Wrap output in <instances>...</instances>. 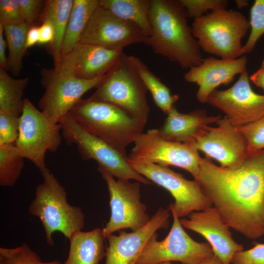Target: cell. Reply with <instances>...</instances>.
<instances>
[{
	"label": "cell",
	"mask_w": 264,
	"mask_h": 264,
	"mask_svg": "<svg viewBox=\"0 0 264 264\" xmlns=\"http://www.w3.org/2000/svg\"><path fill=\"white\" fill-rule=\"evenodd\" d=\"M246 139L249 152L264 149V116L248 124L237 127Z\"/></svg>",
	"instance_id": "obj_32"
},
{
	"label": "cell",
	"mask_w": 264,
	"mask_h": 264,
	"mask_svg": "<svg viewBox=\"0 0 264 264\" xmlns=\"http://www.w3.org/2000/svg\"><path fill=\"white\" fill-rule=\"evenodd\" d=\"M231 264H264V243H256L251 249L236 253Z\"/></svg>",
	"instance_id": "obj_36"
},
{
	"label": "cell",
	"mask_w": 264,
	"mask_h": 264,
	"mask_svg": "<svg viewBox=\"0 0 264 264\" xmlns=\"http://www.w3.org/2000/svg\"><path fill=\"white\" fill-rule=\"evenodd\" d=\"M187 18L179 0H151L152 33L144 43L154 53L177 63L184 69L200 65L203 59Z\"/></svg>",
	"instance_id": "obj_2"
},
{
	"label": "cell",
	"mask_w": 264,
	"mask_h": 264,
	"mask_svg": "<svg viewBox=\"0 0 264 264\" xmlns=\"http://www.w3.org/2000/svg\"><path fill=\"white\" fill-rule=\"evenodd\" d=\"M99 0H74L61 51V59L80 43L81 37Z\"/></svg>",
	"instance_id": "obj_24"
},
{
	"label": "cell",
	"mask_w": 264,
	"mask_h": 264,
	"mask_svg": "<svg viewBox=\"0 0 264 264\" xmlns=\"http://www.w3.org/2000/svg\"><path fill=\"white\" fill-rule=\"evenodd\" d=\"M68 145H75L82 159H93L117 179H133L144 184L151 181L133 170L128 162V156L83 129L68 113L59 123Z\"/></svg>",
	"instance_id": "obj_7"
},
{
	"label": "cell",
	"mask_w": 264,
	"mask_h": 264,
	"mask_svg": "<svg viewBox=\"0 0 264 264\" xmlns=\"http://www.w3.org/2000/svg\"><path fill=\"white\" fill-rule=\"evenodd\" d=\"M133 143L129 156L162 166H175L189 172L194 179L198 177L202 157L196 140L173 142L162 138L158 129H152L138 135Z\"/></svg>",
	"instance_id": "obj_13"
},
{
	"label": "cell",
	"mask_w": 264,
	"mask_h": 264,
	"mask_svg": "<svg viewBox=\"0 0 264 264\" xmlns=\"http://www.w3.org/2000/svg\"><path fill=\"white\" fill-rule=\"evenodd\" d=\"M179 220L183 227L203 237L214 254L223 264H231L234 255L244 250L242 245L233 239L230 227L213 206L194 212L188 216V219Z\"/></svg>",
	"instance_id": "obj_19"
},
{
	"label": "cell",
	"mask_w": 264,
	"mask_h": 264,
	"mask_svg": "<svg viewBox=\"0 0 264 264\" xmlns=\"http://www.w3.org/2000/svg\"><path fill=\"white\" fill-rule=\"evenodd\" d=\"M251 32L242 48V56L250 53L260 38L264 34V0H256L250 10Z\"/></svg>",
	"instance_id": "obj_31"
},
{
	"label": "cell",
	"mask_w": 264,
	"mask_h": 264,
	"mask_svg": "<svg viewBox=\"0 0 264 264\" xmlns=\"http://www.w3.org/2000/svg\"><path fill=\"white\" fill-rule=\"evenodd\" d=\"M247 62L244 55L232 60L206 58L200 65L188 69L184 78L198 86L197 99L202 103H207L209 96L218 87L228 85L236 75L247 70Z\"/></svg>",
	"instance_id": "obj_20"
},
{
	"label": "cell",
	"mask_w": 264,
	"mask_h": 264,
	"mask_svg": "<svg viewBox=\"0 0 264 264\" xmlns=\"http://www.w3.org/2000/svg\"><path fill=\"white\" fill-rule=\"evenodd\" d=\"M259 69L262 70H264V60L262 62L261 67Z\"/></svg>",
	"instance_id": "obj_44"
},
{
	"label": "cell",
	"mask_w": 264,
	"mask_h": 264,
	"mask_svg": "<svg viewBox=\"0 0 264 264\" xmlns=\"http://www.w3.org/2000/svg\"><path fill=\"white\" fill-rule=\"evenodd\" d=\"M96 88L90 99L114 105L147 123L150 111L146 99L148 90L127 61L124 53Z\"/></svg>",
	"instance_id": "obj_6"
},
{
	"label": "cell",
	"mask_w": 264,
	"mask_h": 264,
	"mask_svg": "<svg viewBox=\"0 0 264 264\" xmlns=\"http://www.w3.org/2000/svg\"><path fill=\"white\" fill-rule=\"evenodd\" d=\"M126 59L151 93L155 105L167 114L175 106L179 96L172 94L170 89L149 69L140 58L136 56L126 54Z\"/></svg>",
	"instance_id": "obj_23"
},
{
	"label": "cell",
	"mask_w": 264,
	"mask_h": 264,
	"mask_svg": "<svg viewBox=\"0 0 264 264\" xmlns=\"http://www.w3.org/2000/svg\"><path fill=\"white\" fill-rule=\"evenodd\" d=\"M251 81L264 90V70L259 69L249 77Z\"/></svg>",
	"instance_id": "obj_41"
},
{
	"label": "cell",
	"mask_w": 264,
	"mask_h": 264,
	"mask_svg": "<svg viewBox=\"0 0 264 264\" xmlns=\"http://www.w3.org/2000/svg\"><path fill=\"white\" fill-rule=\"evenodd\" d=\"M0 264H62L58 260L44 262L26 243L14 248L0 247Z\"/></svg>",
	"instance_id": "obj_30"
},
{
	"label": "cell",
	"mask_w": 264,
	"mask_h": 264,
	"mask_svg": "<svg viewBox=\"0 0 264 264\" xmlns=\"http://www.w3.org/2000/svg\"><path fill=\"white\" fill-rule=\"evenodd\" d=\"M103 230L79 231L69 239V250L63 264H99L106 256Z\"/></svg>",
	"instance_id": "obj_22"
},
{
	"label": "cell",
	"mask_w": 264,
	"mask_h": 264,
	"mask_svg": "<svg viewBox=\"0 0 264 264\" xmlns=\"http://www.w3.org/2000/svg\"><path fill=\"white\" fill-rule=\"evenodd\" d=\"M123 50L79 43L54 68L80 79L92 80L109 72L122 56Z\"/></svg>",
	"instance_id": "obj_18"
},
{
	"label": "cell",
	"mask_w": 264,
	"mask_h": 264,
	"mask_svg": "<svg viewBox=\"0 0 264 264\" xmlns=\"http://www.w3.org/2000/svg\"><path fill=\"white\" fill-rule=\"evenodd\" d=\"M3 26L8 49L9 70L15 76L19 75L22 67V58L26 51V40L30 26L24 22Z\"/></svg>",
	"instance_id": "obj_28"
},
{
	"label": "cell",
	"mask_w": 264,
	"mask_h": 264,
	"mask_svg": "<svg viewBox=\"0 0 264 264\" xmlns=\"http://www.w3.org/2000/svg\"><path fill=\"white\" fill-rule=\"evenodd\" d=\"M41 83L44 93L39 106L48 121L59 124L81 99L82 96L93 88H97L106 75L92 80H83L60 72L54 68L43 69Z\"/></svg>",
	"instance_id": "obj_11"
},
{
	"label": "cell",
	"mask_w": 264,
	"mask_h": 264,
	"mask_svg": "<svg viewBox=\"0 0 264 264\" xmlns=\"http://www.w3.org/2000/svg\"><path fill=\"white\" fill-rule=\"evenodd\" d=\"M194 180L230 228L250 239L264 236V149L229 167L201 158Z\"/></svg>",
	"instance_id": "obj_1"
},
{
	"label": "cell",
	"mask_w": 264,
	"mask_h": 264,
	"mask_svg": "<svg viewBox=\"0 0 264 264\" xmlns=\"http://www.w3.org/2000/svg\"><path fill=\"white\" fill-rule=\"evenodd\" d=\"M235 2L237 7L240 9L246 7L248 4V1L245 0H236Z\"/></svg>",
	"instance_id": "obj_43"
},
{
	"label": "cell",
	"mask_w": 264,
	"mask_h": 264,
	"mask_svg": "<svg viewBox=\"0 0 264 264\" xmlns=\"http://www.w3.org/2000/svg\"><path fill=\"white\" fill-rule=\"evenodd\" d=\"M157 264H172L169 262H163V263H159Z\"/></svg>",
	"instance_id": "obj_45"
},
{
	"label": "cell",
	"mask_w": 264,
	"mask_h": 264,
	"mask_svg": "<svg viewBox=\"0 0 264 264\" xmlns=\"http://www.w3.org/2000/svg\"><path fill=\"white\" fill-rule=\"evenodd\" d=\"M167 115L163 125L158 129L159 134L165 140L177 142L195 140L206 126L221 118L220 115L208 116L203 110L182 113L175 106Z\"/></svg>",
	"instance_id": "obj_21"
},
{
	"label": "cell",
	"mask_w": 264,
	"mask_h": 264,
	"mask_svg": "<svg viewBox=\"0 0 264 264\" xmlns=\"http://www.w3.org/2000/svg\"><path fill=\"white\" fill-rule=\"evenodd\" d=\"M21 6L19 0H0V24H8L23 22Z\"/></svg>",
	"instance_id": "obj_35"
},
{
	"label": "cell",
	"mask_w": 264,
	"mask_h": 264,
	"mask_svg": "<svg viewBox=\"0 0 264 264\" xmlns=\"http://www.w3.org/2000/svg\"><path fill=\"white\" fill-rule=\"evenodd\" d=\"M207 103L222 111L235 127L253 122L264 116V95L255 92L246 70L225 90H214Z\"/></svg>",
	"instance_id": "obj_14"
},
{
	"label": "cell",
	"mask_w": 264,
	"mask_h": 264,
	"mask_svg": "<svg viewBox=\"0 0 264 264\" xmlns=\"http://www.w3.org/2000/svg\"><path fill=\"white\" fill-rule=\"evenodd\" d=\"M61 131L60 124L50 123L29 99H24L15 145L18 153L31 161L40 172L47 168L46 153L55 152L61 145Z\"/></svg>",
	"instance_id": "obj_9"
},
{
	"label": "cell",
	"mask_w": 264,
	"mask_h": 264,
	"mask_svg": "<svg viewBox=\"0 0 264 264\" xmlns=\"http://www.w3.org/2000/svg\"><path fill=\"white\" fill-rule=\"evenodd\" d=\"M39 44H52L54 39V29L51 23L47 20L42 21L39 26Z\"/></svg>",
	"instance_id": "obj_38"
},
{
	"label": "cell",
	"mask_w": 264,
	"mask_h": 264,
	"mask_svg": "<svg viewBox=\"0 0 264 264\" xmlns=\"http://www.w3.org/2000/svg\"><path fill=\"white\" fill-rule=\"evenodd\" d=\"M69 113L86 131L125 155L146 124L114 105L89 98L81 99Z\"/></svg>",
	"instance_id": "obj_3"
},
{
	"label": "cell",
	"mask_w": 264,
	"mask_h": 264,
	"mask_svg": "<svg viewBox=\"0 0 264 264\" xmlns=\"http://www.w3.org/2000/svg\"><path fill=\"white\" fill-rule=\"evenodd\" d=\"M74 0H45L41 16L42 21L48 20L54 29V39L51 51L56 66L61 60V51L64 38L70 15Z\"/></svg>",
	"instance_id": "obj_26"
},
{
	"label": "cell",
	"mask_w": 264,
	"mask_h": 264,
	"mask_svg": "<svg viewBox=\"0 0 264 264\" xmlns=\"http://www.w3.org/2000/svg\"><path fill=\"white\" fill-rule=\"evenodd\" d=\"M98 171L105 181L110 195V217L102 229L106 238L123 229L132 231L145 226L151 218L146 212V205L141 200L140 182L117 179L103 168Z\"/></svg>",
	"instance_id": "obj_10"
},
{
	"label": "cell",
	"mask_w": 264,
	"mask_h": 264,
	"mask_svg": "<svg viewBox=\"0 0 264 264\" xmlns=\"http://www.w3.org/2000/svg\"><path fill=\"white\" fill-rule=\"evenodd\" d=\"M39 41V26H32L30 27L26 36V49L30 48Z\"/></svg>",
	"instance_id": "obj_40"
},
{
	"label": "cell",
	"mask_w": 264,
	"mask_h": 264,
	"mask_svg": "<svg viewBox=\"0 0 264 264\" xmlns=\"http://www.w3.org/2000/svg\"><path fill=\"white\" fill-rule=\"evenodd\" d=\"M199 264H223L220 260L214 254Z\"/></svg>",
	"instance_id": "obj_42"
},
{
	"label": "cell",
	"mask_w": 264,
	"mask_h": 264,
	"mask_svg": "<svg viewBox=\"0 0 264 264\" xmlns=\"http://www.w3.org/2000/svg\"><path fill=\"white\" fill-rule=\"evenodd\" d=\"M19 127L20 117L0 113V145L15 144Z\"/></svg>",
	"instance_id": "obj_34"
},
{
	"label": "cell",
	"mask_w": 264,
	"mask_h": 264,
	"mask_svg": "<svg viewBox=\"0 0 264 264\" xmlns=\"http://www.w3.org/2000/svg\"><path fill=\"white\" fill-rule=\"evenodd\" d=\"M24 21L30 27L34 26L37 20L41 17L45 0H19Z\"/></svg>",
	"instance_id": "obj_37"
},
{
	"label": "cell",
	"mask_w": 264,
	"mask_h": 264,
	"mask_svg": "<svg viewBox=\"0 0 264 264\" xmlns=\"http://www.w3.org/2000/svg\"><path fill=\"white\" fill-rule=\"evenodd\" d=\"M7 44L4 39L3 26L0 24V66L1 69L9 70L7 57L6 56Z\"/></svg>",
	"instance_id": "obj_39"
},
{
	"label": "cell",
	"mask_w": 264,
	"mask_h": 264,
	"mask_svg": "<svg viewBox=\"0 0 264 264\" xmlns=\"http://www.w3.org/2000/svg\"><path fill=\"white\" fill-rule=\"evenodd\" d=\"M216 123L217 127L206 126L196 138L198 150L222 167L240 163L249 152L244 137L225 116Z\"/></svg>",
	"instance_id": "obj_16"
},
{
	"label": "cell",
	"mask_w": 264,
	"mask_h": 264,
	"mask_svg": "<svg viewBox=\"0 0 264 264\" xmlns=\"http://www.w3.org/2000/svg\"><path fill=\"white\" fill-rule=\"evenodd\" d=\"M28 81V77L13 78L6 70L0 68V113L20 117Z\"/></svg>",
	"instance_id": "obj_27"
},
{
	"label": "cell",
	"mask_w": 264,
	"mask_h": 264,
	"mask_svg": "<svg viewBox=\"0 0 264 264\" xmlns=\"http://www.w3.org/2000/svg\"><path fill=\"white\" fill-rule=\"evenodd\" d=\"M185 8L188 18L194 19L200 17L209 11L225 8L227 0H179Z\"/></svg>",
	"instance_id": "obj_33"
},
{
	"label": "cell",
	"mask_w": 264,
	"mask_h": 264,
	"mask_svg": "<svg viewBox=\"0 0 264 264\" xmlns=\"http://www.w3.org/2000/svg\"><path fill=\"white\" fill-rule=\"evenodd\" d=\"M148 37L134 24L118 17L99 5L80 43L118 50L133 44H144Z\"/></svg>",
	"instance_id": "obj_15"
},
{
	"label": "cell",
	"mask_w": 264,
	"mask_h": 264,
	"mask_svg": "<svg viewBox=\"0 0 264 264\" xmlns=\"http://www.w3.org/2000/svg\"><path fill=\"white\" fill-rule=\"evenodd\" d=\"M250 28L249 21L242 13L220 8L194 19L191 30L204 51L232 60L242 56V40Z\"/></svg>",
	"instance_id": "obj_5"
},
{
	"label": "cell",
	"mask_w": 264,
	"mask_h": 264,
	"mask_svg": "<svg viewBox=\"0 0 264 264\" xmlns=\"http://www.w3.org/2000/svg\"><path fill=\"white\" fill-rule=\"evenodd\" d=\"M151 0H99V5L118 17L138 26L151 35L150 20Z\"/></svg>",
	"instance_id": "obj_25"
},
{
	"label": "cell",
	"mask_w": 264,
	"mask_h": 264,
	"mask_svg": "<svg viewBox=\"0 0 264 264\" xmlns=\"http://www.w3.org/2000/svg\"><path fill=\"white\" fill-rule=\"evenodd\" d=\"M169 208L159 207L150 221L141 228L118 235L107 237L109 244L106 251L105 264H136L144 248L156 231L166 229L169 222Z\"/></svg>",
	"instance_id": "obj_17"
},
{
	"label": "cell",
	"mask_w": 264,
	"mask_h": 264,
	"mask_svg": "<svg viewBox=\"0 0 264 264\" xmlns=\"http://www.w3.org/2000/svg\"><path fill=\"white\" fill-rule=\"evenodd\" d=\"M173 218L167 236L157 241L156 233L147 243L136 264H157L177 261L182 264H199L214 254L211 246L194 240L185 231L179 218L170 211Z\"/></svg>",
	"instance_id": "obj_12"
},
{
	"label": "cell",
	"mask_w": 264,
	"mask_h": 264,
	"mask_svg": "<svg viewBox=\"0 0 264 264\" xmlns=\"http://www.w3.org/2000/svg\"><path fill=\"white\" fill-rule=\"evenodd\" d=\"M40 172L43 181L36 188L35 197L29 205L28 211L39 219L46 242L53 246L54 232H61L69 240L83 228L85 216L81 208L68 203L65 188L47 168Z\"/></svg>",
	"instance_id": "obj_4"
},
{
	"label": "cell",
	"mask_w": 264,
	"mask_h": 264,
	"mask_svg": "<svg viewBox=\"0 0 264 264\" xmlns=\"http://www.w3.org/2000/svg\"><path fill=\"white\" fill-rule=\"evenodd\" d=\"M24 158L18 152L15 144L0 145V185H15L24 167Z\"/></svg>",
	"instance_id": "obj_29"
},
{
	"label": "cell",
	"mask_w": 264,
	"mask_h": 264,
	"mask_svg": "<svg viewBox=\"0 0 264 264\" xmlns=\"http://www.w3.org/2000/svg\"><path fill=\"white\" fill-rule=\"evenodd\" d=\"M128 162L137 173L168 190L174 198L170 211L180 218L212 206L209 198L195 180H190L167 166L128 156Z\"/></svg>",
	"instance_id": "obj_8"
}]
</instances>
